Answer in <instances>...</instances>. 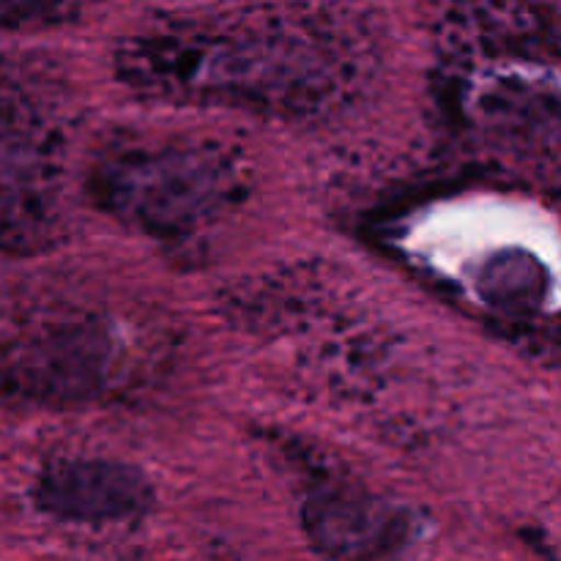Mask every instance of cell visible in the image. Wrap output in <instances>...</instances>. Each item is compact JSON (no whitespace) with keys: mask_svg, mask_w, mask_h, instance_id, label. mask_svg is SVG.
<instances>
[{"mask_svg":"<svg viewBox=\"0 0 561 561\" xmlns=\"http://www.w3.org/2000/svg\"><path fill=\"white\" fill-rule=\"evenodd\" d=\"M25 85L0 77V250L33 247L55 217V142Z\"/></svg>","mask_w":561,"mask_h":561,"instance_id":"obj_5","label":"cell"},{"mask_svg":"<svg viewBox=\"0 0 561 561\" xmlns=\"http://www.w3.org/2000/svg\"><path fill=\"white\" fill-rule=\"evenodd\" d=\"M244 190L233 153L214 142H131L99 162V203L153 236H184L228 211Z\"/></svg>","mask_w":561,"mask_h":561,"instance_id":"obj_3","label":"cell"},{"mask_svg":"<svg viewBox=\"0 0 561 561\" xmlns=\"http://www.w3.org/2000/svg\"><path fill=\"white\" fill-rule=\"evenodd\" d=\"M438 77L488 129L557 140L559 22L546 0H453L438 22Z\"/></svg>","mask_w":561,"mask_h":561,"instance_id":"obj_2","label":"cell"},{"mask_svg":"<svg viewBox=\"0 0 561 561\" xmlns=\"http://www.w3.org/2000/svg\"><path fill=\"white\" fill-rule=\"evenodd\" d=\"M305 526L323 551L343 561L387 557L409 531L398 510L345 482H329L307 496Z\"/></svg>","mask_w":561,"mask_h":561,"instance_id":"obj_7","label":"cell"},{"mask_svg":"<svg viewBox=\"0 0 561 561\" xmlns=\"http://www.w3.org/2000/svg\"><path fill=\"white\" fill-rule=\"evenodd\" d=\"M381 53V25L362 5L257 0L153 16L115 66L148 96L305 115L365 91Z\"/></svg>","mask_w":561,"mask_h":561,"instance_id":"obj_1","label":"cell"},{"mask_svg":"<svg viewBox=\"0 0 561 561\" xmlns=\"http://www.w3.org/2000/svg\"><path fill=\"white\" fill-rule=\"evenodd\" d=\"M140 365V345L118 321L58 316L0 345V398L82 405L124 389Z\"/></svg>","mask_w":561,"mask_h":561,"instance_id":"obj_4","label":"cell"},{"mask_svg":"<svg viewBox=\"0 0 561 561\" xmlns=\"http://www.w3.org/2000/svg\"><path fill=\"white\" fill-rule=\"evenodd\" d=\"M36 502L53 518L113 524L135 518L151 504V482L121 460L69 458L38 477Z\"/></svg>","mask_w":561,"mask_h":561,"instance_id":"obj_6","label":"cell"},{"mask_svg":"<svg viewBox=\"0 0 561 561\" xmlns=\"http://www.w3.org/2000/svg\"><path fill=\"white\" fill-rule=\"evenodd\" d=\"M104 0H0V31H42L80 20Z\"/></svg>","mask_w":561,"mask_h":561,"instance_id":"obj_8","label":"cell"}]
</instances>
